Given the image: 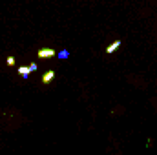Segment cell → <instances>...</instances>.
I'll return each instance as SVG.
<instances>
[{
	"mask_svg": "<svg viewBox=\"0 0 157 155\" xmlns=\"http://www.w3.org/2000/svg\"><path fill=\"white\" fill-rule=\"evenodd\" d=\"M37 55H39V59H51V57L57 55V51L51 49V47H42V49L37 51Z\"/></svg>",
	"mask_w": 157,
	"mask_h": 155,
	"instance_id": "6da1fadb",
	"label": "cell"
},
{
	"mask_svg": "<svg viewBox=\"0 0 157 155\" xmlns=\"http://www.w3.org/2000/svg\"><path fill=\"white\" fill-rule=\"evenodd\" d=\"M53 78H55V71H53V70H49V71H46V73L42 75V84H49Z\"/></svg>",
	"mask_w": 157,
	"mask_h": 155,
	"instance_id": "7a4b0ae2",
	"label": "cell"
},
{
	"mask_svg": "<svg viewBox=\"0 0 157 155\" xmlns=\"http://www.w3.org/2000/svg\"><path fill=\"white\" fill-rule=\"evenodd\" d=\"M119 47H121V40H115L113 44H110V46L106 47V53H108V55H112V53H115V51H117Z\"/></svg>",
	"mask_w": 157,
	"mask_h": 155,
	"instance_id": "3957f363",
	"label": "cell"
},
{
	"mask_svg": "<svg viewBox=\"0 0 157 155\" xmlns=\"http://www.w3.org/2000/svg\"><path fill=\"white\" fill-rule=\"evenodd\" d=\"M29 73H31L29 66H20V68H18V75H20L22 78H28L29 77Z\"/></svg>",
	"mask_w": 157,
	"mask_h": 155,
	"instance_id": "277c9868",
	"label": "cell"
},
{
	"mask_svg": "<svg viewBox=\"0 0 157 155\" xmlns=\"http://www.w3.org/2000/svg\"><path fill=\"white\" fill-rule=\"evenodd\" d=\"M7 66H15V57H7Z\"/></svg>",
	"mask_w": 157,
	"mask_h": 155,
	"instance_id": "5b68a950",
	"label": "cell"
},
{
	"mask_svg": "<svg viewBox=\"0 0 157 155\" xmlns=\"http://www.w3.org/2000/svg\"><path fill=\"white\" fill-rule=\"evenodd\" d=\"M37 68H39V66H37L35 62H33V64H29V70H31V71H37Z\"/></svg>",
	"mask_w": 157,
	"mask_h": 155,
	"instance_id": "8992f818",
	"label": "cell"
}]
</instances>
